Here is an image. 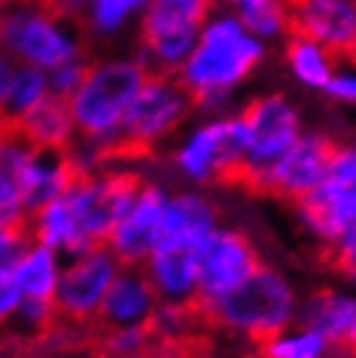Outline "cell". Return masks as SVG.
Instances as JSON below:
<instances>
[{
  "mask_svg": "<svg viewBox=\"0 0 356 358\" xmlns=\"http://www.w3.org/2000/svg\"><path fill=\"white\" fill-rule=\"evenodd\" d=\"M141 182L135 171L120 166H104L97 174L76 177L60 197L29 215V239L62 257L107 244L109 231L133 203Z\"/></svg>",
  "mask_w": 356,
  "mask_h": 358,
  "instance_id": "obj_1",
  "label": "cell"
},
{
  "mask_svg": "<svg viewBox=\"0 0 356 358\" xmlns=\"http://www.w3.org/2000/svg\"><path fill=\"white\" fill-rule=\"evenodd\" d=\"M268 45L247 31L226 8H216L198 31V39L177 81L193 104L211 112H229L242 86L266 63Z\"/></svg>",
  "mask_w": 356,
  "mask_h": 358,
  "instance_id": "obj_2",
  "label": "cell"
},
{
  "mask_svg": "<svg viewBox=\"0 0 356 358\" xmlns=\"http://www.w3.org/2000/svg\"><path fill=\"white\" fill-rule=\"evenodd\" d=\"M149 71L135 55H107L91 60L89 71L68 99L76 138L102 145L109 156L120 153L123 117Z\"/></svg>",
  "mask_w": 356,
  "mask_h": 358,
  "instance_id": "obj_3",
  "label": "cell"
},
{
  "mask_svg": "<svg viewBox=\"0 0 356 358\" xmlns=\"http://www.w3.org/2000/svg\"><path fill=\"white\" fill-rule=\"evenodd\" d=\"M299 301L302 296L296 291L294 280L284 270L260 262L232 294L205 306L203 312L234 335L249 341H266L273 332L296 322Z\"/></svg>",
  "mask_w": 356,
  "mask_h": 358,
  "instance_id": "obj_4",
  "label": "cell"
},
{
  "mask_svg": "<svg viewBox=\"0 0 356 358\" xmlns=\"http://www.w3.org/2000/svg\"><path fill=\"white\" fill-rule=\"evenodd\" d=\"M3 52L16 65L42 71L89 57L81 27L57 16L45 0H18L3 8Z\"/></svg>",
  "mask_w": 356,
  "mask_h": 358,
  "instance_id": "obj_5",
  "label": "cell"
},
{
  "mask_svg": "<svg viewBox=\"0 0 356 358\" xmlns=\"http://www.w3.org/2000/svg\"><path fill=\"white\" fill-rule=\"evenodd\" d=\"M245 122L240 112H211L182 130L172 148V166L193 187L240 174L245 159Z\"/></svg>",
  "mask_w": 356,
  "mask_h": 358,
  "instance_id": "obj_6",
  "label": "cell"
},
{
  "mask_svg": "<svg viewBox=\"0 0 356 358\" xmlns=\"http://www.w3.org/2000/svg\"><path fill=\"white\" fill-rule=\"evenodd\" d=\"M216 0H146L138 18L135 57L149 73L177 76Z\"/></svg>",
  "mask_w": 356,
  "mask_h": 358,
  "instance_id": "obj_7",
  "label": "cell"
},
{
  "mask_svg": "<svg viewBox=\"0 0 356 358\" xmlns=\"http://www.w3.org/2000/svg\"><path fill=\"white\" fill-rule=\"evenodd\" d=\"M240 115L247 135L240 177L249 187L266 192V182L273 166L302 135V112L294 104V99H289L281 91H271L252 99Z\"/></svg>",
  "mask_w": 356,
  "mask_h": 358,
  "instance_id": "obj_8",
  "label": "cell"
},
{
  "mask_svg": "<svg viewBox=\"0 0 356 358\" xmlns=\"http://www.w3.org/2000/svg\"><path fill=\"white\" fill-rule=\"evenodd\" d=\"M193 109L196 104L185 86L177 81V76L149 73L123 117L120 153H143L164 145L187 125Z\"/></svg>",
  "mask_w": 356,
  "mask_h": 358,
  "instance_id": "obj_9",
  "label": "cell"
},
{
  "mask_svg": "<svg viewBox=\"0 0 356 358\" xmlns=\"http://www.w3.org/2000/svg\"><path fill=\"white\" fill-rule=\"evenodd\" d=\"M296 221L325 247L356 226V141L333 145L322 182L296 203Z\"/></svg>",
  "mask_w": 356,
  "mask_h": 358,
  "instance_id": "obj_10",
  "label": "cell"
},
{
  "mask_svg": "<svg viewBox=\"0 0 356 358\" xmlns=\"http://www.w3.org/2000/svg\"><path fill=\"white\" fill-rule=\"evenodd\" d=\"M120 268L123 265L117 262L107 244H97L62 257L60 280L55 291L57 322L73 327H89L97 322L104 296Z\"/></svg>",
  "mask_w": 356,
  "mask_h": 358,
  "instance_id": "obj_11",
  "label": "cell"
},
{
  "mask_svg": "<svg viewBox=\"0 0 356 358\" xmlns=\"http://www.w3.org/2000/svg\"><path fill=\"white\" fill-rule=\"evenodd\" d=\"M193 252H196L198 265L196 304L200 309L232 294L260 265L255 244L249 242L247 234L237 231L232 226H216Z\"/></svg>",
  "mask_w": 356,
  "mask_h": 358,
  "instance_id": "obj_12",
  "label": "cell"
},
{
  "mask_svg": "<svg viewBox=\"0 0 356 358\" xmlns=\"http://www.w3.org/2000/svg\"><path fill=\"white\" fill-rule=\"evenodd\" d=\"M167 195L170 189L159 182H141L133 203L120 215V221L107 236L109 252L115 255L120 265L141 268L159 247L161 213H164Z\"/></svg>",
  "mask_w": 356,
  "mask_h": 358,
  "instance_id": "obj_13",
  "label": "cell"
},
{
  "mask_svg": "<svg viewBox=\"0 0 356 358\" xmlns=\"http://www.w3.org/2000/svg\"><path fill=\"white\" fill-rule=\"evenodd\" d=\"M333 145L336 143L320 130H302L294 145L273 166L266 182V192H276L299 203L322 182Z\"/></svg>",
  "mask_w": 356,
  "mask_h": 358,
  "instance_id": "obj_14",
  "label": "cell"
},
{
  "mask_svg": "<svg viewBox=\"0 0 356 358\" xmlns=\"http://www.w3.org/2000/svg\"><path fill=\"white\" fill-rule=\"evenodd\" d=\"M219 224V208L203 189L190 187L170 192L161 213L156 250H196Z\"/></svg>",
  "mask_w": 356,
  "mask_h": 358,
  "instance_id": "obj_15",
  "label": "cell"
},
{
  "mask_svg": "<svg viewBox=\"0 0 356 358\" xmlns=\"http://www.w3.org/2000/svg\"><path fill=\"white\" fill-rule=\"evenodd\" d=\"M292 34L310 36L336 55L348 52L356 24L354 0H292Z\"/></svg>",
  "mask_w": 356,
  "mask_h": 358,
  "instance_id": "obj_16",
  "label": "cell"
},
{
  "mask_svg": "<svg viewBox=\"0 0 356 358\" xmlns=\"http://www.w3.org/2000/svg\"><path fill=\"white\" fill-rule=\"evenodd\" d=\"M296 322L320 332L330 348H356V288H320L304 296Z\"/></svg>",
  "mask_w": 356,
  "mask_h": 358,
  "instance_id": "obj_17",
  "label": "cell"
},
{
  "mask_svg": "<svg viewBox=\"0 0 356 358\" xmlns=\"http://www.w3.org/2000/svg\"><path fill=\"white\" fill-rule=\"evenodd\" d=\"M159 304V296L153 291L149 275L143 268H128L123 265L109 286L104 304L99 309L97 322L109 327H133V324H149L153 309Z\"/></svg>",
  "mask_w": 356,
  "mask_h": 358,
  "instance_id": "obj_18",
  "label": "cell"
},
{
  "mask_svg": "<svg viewBox=\"0 0 356 358\" xmlns=\"http://www.w3.org/2000/svg\"><path fill=\"white\" fill-rule=\"evenodd\" d=\"M34 145L8 120L0 122V224L27 226L24 174L34 156Z\"/></svg>",
  "mask_w": 356,
  "mask_h": 358,
  "instance_id": "obj_19",
  "label": "cell"
},
{
  "mask_svg": "<svg viewBox=\"0 0 356 358\" xmlns=\"http://www.w3.org/2000/svg\"><path fill=\"white\" fill-rule=\"evenodd\" d=\"M18 133L34 145L36 151H68L76 141V122H73L68 99L50 94L27 115L13 120Z\"/></svg>",
  "mask_w": 356,
  "mask_h": 358,
  "instance_id": "obj_20",
  "label": "cell"
},
{
  "mask_svg": "<svg viewBox=\"0 0 356 358\" xmlns=\"http://www.w3.org/2000/svg\"><path fill=\"white\" fill-rule=\"evenodd\" d=\"M141 268L161 301L196 304L198 265L193 250H153Z\"/></svg>",
  "mask_w": 356,
  "mask_h": 358,
  "instance_id": "obj_21",
  "label": "cell"
},
{
  "mask_svg": "<svg viewBox=\"0 0 356 358\" xmlns=\"http://www.w3.org/2000/svg\"><path fill=\"white\" fill-rule=\"evenodd\" d=\"M76 171L65 151H34L24 174V203L32 215L73 185Z\"/></svg>",
  "mask_w": 356,
  "mask_h": 358,
  "instance_id": "obj_22",
  "label": "cell"
},
{
  "mask_svg": "<svg viewBox=\"0 0 356 358\" xmlns=\"http://www.w3.org/2000/svg\"><path fill=\"white\" fill-rule=\"evenodd\" d=\"M341 55L328 50L325 45L315 42L310 36L289 34L284 39V68L292 76V81L299 83L307 91L325 89L328 78L338 65Z\"/></svg>",
  "mask_w": 356,
  "mask_h": 358,
  "instance_id": "obj_23",
  "label": "cell"
},
{
  "mask_svg": "<svg viewBox=\"0 0 356 358\" xmlns=\"http://www.w3.org/2000/svg\"><path fill=\"white\" fill-rule=\"evenodd\" d=\"M11 268H13V275H16L24 299L55 301V291H57L62 270V255H57L45 244L29 242Z\"/></svg>",
  "mask_w": 356,
  "mask_h": 358,
  "instance_id": "obj_24",
  "label": "cell"
},
{
  "mask_svg": "<svg viewBox=\"0 0 356 358\" xmlns=\"http://www.w3.org/2000/svg\"><path fill=\"white\" fill-rule=\"evenodd\" d=\"M289 6L292 0H224V8L266 45L284 42L292 34Z\"/></svg>",
  "mask_w": 356,
  "mask_h": 358,
  "instance_id": "obj_25",
  "label": "cell"
},
{
  "mask_svg": "<svg viewBox=\"0 0 356 358\" xmlns=\"http://www.w3.org/2000/svg\"><path fill=\"white\" fill-rule=\"evenodd\" d=\"M146 0H86L81 31L97 42H112L138 24Z\"/></svg>",
  "mask_w": 356,
  "mask_h": 358,
  "instance_id": "obj_26",
  "label": "cell"
},
{
  "mask_svg": "<svg viewBox=\"0 0 356 358\" xmlns=\"http://www.w3.org/2000/svg\"><path fill=\"white\" fill-rule=\"evenodd\" d=\"M263 343V358H328L330 343L317 330L292 322Z\"/></svg>",
  "mask_w": 356,
  "mask_h": 358,
  "instance_id": "obj_27",
  "label": "cell"
},
{
  "mask_svg": "<svg viewBox=\"0 0 356 358\" xmlns=\"http://www.w3.org/2000/svg\"><path fill=\"white\" fill-rule=\"evenodd\" d=\"M53 94L50 81H47V71L42 68H32V65H16L13 81H11L8 101H6V120L13 122L21 115H27L29 109L36 107L42 99Z\"/></svg>",
  "mask_w": 356,
  "mask_h": 358,
  "instance_id": "obj_28",
  "label": "cell"
},
{
  "mask_svg": "<svg viewBox=\"0 0 356 358\" xmlns=\"http://www.w3.org/2000/svg\"><path fill=\"white\" fill-rule=\"evenodd\" d=\"M196 322V312L193 304H182V301H161L153 309L151 320H149V330L153 338L167 343H177L190 335Z\"/></svg>",
  "mask_w": 356,
  "mask_h": 358,
  "instance_id": "obj_29",
  "label": "cell"
},
{
  "mask_svg": "<svg viewBox=\"0 0 356 358\" xmlns=\"http://www.w3.org/2000/svg\"><path fill=\"white\" fill-rule=\"evenodd\" d=\"M153 335L149 324H133V327H109L102 335V350L107 358H143L151 348Z\"/></svg>",
  "mask_w": 356,
  "mask_h": 358,
  "instance_id": "obj_30",
  "label": "cell"
},
{
  "mask_svg": "<svg viewBox=\"0 0 356 358\" xmlns=\"http://www.w3.org/2000/svg\"><path fill=\"white\" fill-rule=\"evenodd\" d=\"M11 322L16 324L24 335H34V338H45L57 322V312H55V301L47 299H21L18 312L13 314Z\"/></svg>",
  "mask_w": 356,
  "mask_h": 358,
  "instance_id": "obj_31",
  "label": "cell"
},
{
  "mask_svg": "<svg viewBox=\"0 0 356 358\" xmlns=\"http://www.w3.org/2000/svg\"><path fill=\"white\" fill-rule=\"evenodd\" d=\"M322 94L336 104H356V60H338Z\"/></svg>",
  "mask_w": 356,
  "mask_h": 358,
  "instance_id": "obj_32",
  "label": "cell"
},
{
  "mask_svg": "<svg viewBox=\"0 0 356 358\" xmlns=\"http://www.w3.org/2000/svg\"><path fill=\"white\" fill-rule=\"evenodd\" d=\"M89 57H78V60H71V63H62L53 71H47V81H50V91L55 96L71 99L73 91L78 89L83 76L89 71Z\"/></svg>",
  "mask_w": 356,
  "mask_h": 358,
  "instance_id": "obj_33",
  "label": "cell"
},
{
  "mask_svg": "<svg viewBox=\"0 0 356 358\" xmlns=\"http://www.w3.org/2000/svg\"><path fill=\"white\" fill-rule=\"evenodd\" d=\"M330 255H333V265L338 268L341 275L356 286V226L346 229L330 244Z\"/></svg>",
  "mask_w": 356,
  "mask_h": 358,
  "instance_id": "obj_34",
  "label": "cell"
},
{
  "mask_svg": "<svg viewBox=\"0 0 356 358\" xmlns=\"http://www.w3.org/2000/svg\"><path fill=\"white\" fill-rule=\"evenodd\" d=\"M29 242L27 226L0 224V268H11Z\"/></svg>",
  "mask_w": 356,
  "mask_h": 358,
  "instance_id": "obj_35",
  "label": "cell"
},
{
  "mask_svg": "<svg viewBox=\"0 0 356 358\" xmlns=\"http://www.w3.org/2000/svg\"><path fill=\"white\" fill-rule=\"evenodd\" d=\"M21 299L24 296H21L18 280L13 275V268H0V324L13 320V314L21 306Z\"/></svg>",
  "mask_w": 356,
  "mask_h": 358,
  "instance_id": "obj_36",
  "label": "cell"
},
{
  "mask_svg": "<svg viewBox=\"0 0 356 358\" xmlns=\"http://www.w3.org/2000/svg\"><path fill=\"white\" fill-rule=\"evenodd\" d=\"M13 73H16V63L6 52H0V122L6 120V101H8Z\"/></svg>",
  "mask_w": 356,
  "mask_h": 358,
  "instance_id": "obj_37",
  "label": "cell"
},
{
  "mask_svg": "<svg viewBox=\"0 0 356 358\" xmlns=\"http://www.w3.org/2000/svg\"><path fill=\"white\" fill-rule=\"evenodd\" d=\"M346 57L356 60V24H354V31H351V42H348V52H346Z\"/></svg>",
  "mask_w": 356,
  "mask_h": 358,
  "instance_id": "obj_38",
  "label": "cell"
},
{
  "mask_svg": "<svg viewBox=\"0 0 356 358\" xmlns=\"http://www.w3.org/2000/svg\"><path fill=\"white\" fill-rule=\"evenodd\" d=\"M0 52H3V8H0Z\"/></svg>",
  "mask_w": 356,
  "mask_h": 358,
  "instance_id": "obj_39",
  "label": "cell"
},
{
  "mask_svg": "<svg viewBox=\"0 0 356 358\" xmlns=\"http://www.w3.org/2000/svg\"><path fill=\"white\" fill-rule=\"evenodd\" d=\"M11 3H18V0H0V8H6V6H11Z\"/></svg>",
  "mask_w": 356,
  "mask_h": 358,
  "instance_id": "obj_40",
  "label": "cell"
},
{
  "mask_svg": "<svg viewBox=\"0 0 356 358\" xmlns=\"http://www.w3.org/2000/svg\"><path fill=\"white\" fill-rule=\"evenodd\" d=\"M354 3H356V0H354Z\"/></svg>",
  "mask_w": 356,
  "mask_h": 358,
  "instance_id": "obj_41",
  "label": "cell"
}]
</instances>
